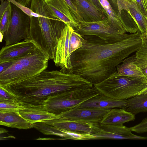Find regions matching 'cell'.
<instances>
[{
    "label": "cell",
    "mask_w": 147,
    "mask_h": 147,
    "mask_svg": "<svg viewBox=\"0 0 147 147\" xmlns=\"http://www.w3.org/2000/svg\"><path fill=\"white\" fill-rule=\"evenodd\" d=\"M101 11L105 12L99 0H87Z\"/></svg>",
    "instance_id": "35"
},
{
    "label": "cell",
    "mask_w": 147,
    "mask_h": 147,
    "mask_svg": "<svg viewBox=\"0 0 147 147\" xmlns=\"http://www.w3.org/2000/svg\"><path fill=\"white\" fill-rule=\"evenodd\" d=\"M66 3L71 14L75 21L79 23L82 21L77 9L76 6L73 3L71 0H64Z\"/></svg>",
    "instance_id": "29"
},
{
    "label": "cell",
    "mask_w": 147,
    "mask_h": 147,
    "mask_svg": "<svg viewBox=\"0 0 147 147\" xmlns=\"http://www.w3.org/2000/svg\"><path fill=\"white\" fill-rule=\"evenodd\" d=\"M11 3L13 4L16 5L27 14L30 16H32L34 13L30 9L28 8L27 7L24 6L20 3H18L15 0H6Z\"/></svg>",
    "instance_id": "31"
},
{
    "label": "cell",
    "mask_w": 147,
    "mask_h": 147,
    "mask_svg": "<svg viewBox=\"0 0 147 147\" xmlns=\"http://www.w3.org/2000/svg\"><path fill=\"white\" fill-rule=\"evenodd\" d=\"M13 61H7L0 63V73L2 72L12 64Z\"/></svg>",
    "instance_id": "33"
},
{
    "label": "cell",
    "mask_w": 147,
    "mask_h": 147,
    "mask_svg": "<svg viewBox=\"0 0 147 147\" xmlns=\"http://www.w3.org/2000/svg\"><path fill=\"white\" fill-rule=\"evenodd\" d=\"M126 105L125 100H115L99 93L83 102L77 107L111 109L114 108L123 109Z\"/></svg>",
    "instance_id": "16"
},
{
    "label": "cell",
    "mask_w": 147,
    "mask_h": 147,
    "mask_svg": "<svg viewBox=\"0 0 147 147\" xmlns=\"http://www.w3.org/2000/svg\"><path fill=\"white\" fill-rule=\"evenodd\" d=\"M144 93H147V84L146 86L140 92L139 94Z\"/></svg>",
    "instance_id": "39"
},
{
    "label": "cell",
    "mask_w": 147,
    "mask_h": 147,
    "mask_svg": "<svg viewBox=\"0 0 147 147\" xmlns=\"http://www.w3.org/2000/svg\"><path fill=\"white\" fill-rule=\"evenodd\" d=\"M143 78L119 75L116 71L93 86L104 95L118 100H126L138 94L146 86Z\"/></svg>",
    "instance_id": "5"
},
{
    "label": "cell",
    "mask_w": 147,
    "mask_h": 147,
    "mask_svg": "<svg viewBox=\"0 0 147 147\" xmlns=\"http://www.w3.org/2000/svg\"><path fill=\"white\" fill-rule=\"evenodd\" d=\"M100 129L92 134L94 139H126L147 140V137L138 136L133 134L131 127L123 125L118 126L105 124L100 123Z\"/></svg>",
    "instance_id": "12"
},
{
    "label": "cell",
    "mask_w": 147,
    "mask_h": 147,
    "mask_svg": "<svg viewBox=\"0 0 147 147\" xmlns=\"http://www.w3.org/2000/svg\"><path fill=\"white\" fill-rule=\"evenodd\" d=\"M36 46L33 42L28 40L5 45L0 51V63L14 61L24 57L33 50Z\"/></svg>",
    "instance_id": "13"
},
{
    "label": "cell",
    "mask_w": 147,
    "mask_h": 147,
    "mask_svg": "<svg viewBox=\"0 0 147 147\" xmlns=\"http://www.w3.org/2000/svg\"><path fill=\"white\" fill-rule=\"evenodd\" d=\"M30 9L38 16H30L26 40L33 42L53 59L58 40L67 24L57 18L44 0H31Z\"/></svg>",
    "instance_id": "3"
},
{
    "label": "cell",
    "mask_w": 147,
    "mask_h": 147,
    "mask_svg": "<svg viewBox=\"0 0 147 147\" xmlns=\"http://www.w3.org/2000/svg\"><path fill=\"white\" fill-rule=\"evenodd\" d=\"M57 18L73 29L77 27L79 23L73 17L64 0H44Z\"/></svg>",
    "instance_id": "17"
},
{
    "label": "cell",
    "mask_w": 147,
    "mask_h": 147,
    "mask_svg": "<svg viewBox=\"0 0 147 147\" xmlns=\"http://www.w3.org/2000/svg\"><path fill=\"white\" fill-rule=\"evenodd\" d=\"M135 119V115L123 109L114 108L105 115L100 123L110 125L122 126L125 123Z\"/></svg>",
    "instance_id": "18"
},
{
    "label": "cell",
    "mask_w": 147,
    "mask_h": 147,
    "mask_svg": "<svg viewBox=\"0 0 147 147\" xmlns=\"http://www.w3.org/2000/svg\"><path fill=\"white\" fill-rule=\"evenodd\" d=\"M142 45L135 55L136 63L144 76L143 80L147 83V38L142 36Z\"/></svg>",
    "instance_id": "23"
},
{
    "label": "cell",
    "mask_w": 147,
    "mask_h": 147,
    "mask_svg": "<svg viewBox=\"0 0 147 147\" xmlns=\"http://www.w3.org/2000/svg\"><path fill=\"white\" fill-rule=\"evenodd\" d=\"M118 14L121 11L127 12L133 19L142 35L147 28V19L138 7L136 1L117 0Z\"/></svg>",
    "instance_id": "15"
},
{
    "label": "cell",
    "mask_w": 147,
    "mask_h": 147,
    "mask_svg": "<svg viewBox=\"0 0 147 147\" xmlns=\"http://www.w3.org/2000/svg\"><path fill=\"white\" fill-rule=\"evenodd\" d=\"M125 100L123 109L134 115L147 111V93L139 94Z\"/></svg>",
    "instance_id": "22"
},
{
    "label": "cell",
    "mask_w": 147,
    "mask_h": 147,
    "mask_svg": "<svg viewBox=\"0 0 147 147\" xmlns=\"http://www.w3.org/2000/svg\"><path fill=\"white\" fill-rule=\"evenodd\" d=\"M117 14H118L117 0H108Z\"/></svg>",
    "instance_id": "36"
},
{
    "label": "cell",
    "mask_w": 147,
    "mask_h": 147,
    "mask_svg": "<svg viewBox=\"0 0 147 147\" xmlns=\"http://www.w3.org/2000/svg\"><path fill=\"white\" fill-rule=\"evenodd\" d=\"M110 109L91 107H76L57 115L59 119L69 120L100 123Z\"/></svg>",
    "instance_id": "10"
},
{
    "label": "cell",
    "mask_w": 147,
    "mask_h": 147,
    "mask_svg": "<svg viewBox=\"0 0 147 147\" xmlns=\"http://www.w3.org/2000/svg\"><path fill=\"white\" fill-rule=\"evenodd\" d=\"M76 7L82 21L94 22L106 20L107 13L98 9L87 0H71Z\"/></svg>",
    "instance_id": "14"
},
{
    "label": "cell",
    "mask_w": 147,
    "mask_h": 147,
    "mask_svg": "<svg viewBox=\"0 0 147 147\" xmlns=\"http://www.w3.org/2000/svg\"><path fill=\"white\" fill-rule=\"evenodd\" d=\"M99 1L107 13L108 18L116 21L121 22L119 17L108 0H99Z\"/></svg>",
    "instance_id": "26"
},
{
    "label": "cell",
    "mask_w": 147,
    "mask_h": 147,
    "mask_svg": "<svg viewBox=\"0 0 147 147\" xmlns=\"http://www.w3.org/2000/svg\"><path fill=\"white\" fill-rule=\"evenodd\" d=\"M19 113L24 119L32 124L45 120L59 119L57 115L44 109L24 108L20 110Z\"/></svg>",
    "instance_id": "20"
},
{
    "label": "cell",
    "mask_w": 147,
    "mask_h": 147,
    "mask_svg": "<svg viewBox=\"0 0 147 147\" xmlns=\"http://www.w3.org/2000/svg\"><path fill=\"white\" fill-rule=\"evenodd\" d=\"M117 71L120 75L144 79V75L136 63L135 54L125 58L117 65Z\"/></svg>",
    "instance_id": "21"
},
{
    "label": "cell",
    "mask_w": 147,
    "mask_h": 147,
    "mask_svg": "<svg viewBox=\"0 0 147 147\" xmlns=\"http://www.w3.org/2000/svg\"><path fill=\"white\" fill-rule=\"evenodd\" d=\"M64 131L65 134V139L88 140L94 139L95 138V137L92 134H82L74 132Z\"/></svg>",
    "instance_id": "28"
},
{
    "label": "cell",
    "mask_w": 147,
    "mask_h": 147,
    "mask_svg": "<svg viewBox=\"0 0 147 147\" xmlns=\"http://www.w3.org/2000/svg\"><path fill=\"white\" fill-rule=\"evenodd\" d=\"M33 127L45 134L54 135L64 138L65 137L64 131L43 122L33 124Z\"/></svg>",
    "instance_id": "24"
},
{
    "label": "cell",
    "mask_w": 147,
    "mask_h": 147,
    "mask_svg": "<svg viewBox=\"0 0 147 147\" xmlns=\"http://www.w3.org/2000/svg\"><path fill=\"white\" fill-rule=\"evenodd\" d=\"M16 101L14 97L2 87L0 86V102Z\"/></svg>",
    "instance_id": "30"
},
{
    "label": "cell",
    "mask_w": 147,
    "mask_h": 147,
    "mask_svg": "<svg viewBox=\"0 0 147 147\" xmlns=\"http://www.w3.org/2000/svg\"><path fill=\"white\" fill-rule=\"evenodd\" d=\"M99 92L93 86L77 89L49 96L45 101L44 110L57 115L78 107L80 104Z\"/></svg>",
    "instance_id": "7"
},
{
    "label": "cell",
    "mask_w": 147,
    "mask_h": 147,
    "mask_svg": "<svg viewBox=\"0 0 147 147\" xmlns=\"http://www.w3.org/2000/svg\"><path fill=\"white\" fill-rule=\"evenodd\" d=\"M11 19L9 26L3 34L5 45L26 40L30 25V16L18 7L11 3Z\"/></svg>",
    "instance_id": "9"
},
{
    "label": "cell",
    "mask_w": 147,
    "mask_h": 147,
    "mask_svg": "<svg viewBox=\"0 0 147 147\" xmlns=\"http://www.w3.org/2000/svg\"><path fill=\"white\" fill-rule=\"evenodd\" d=\"M11 6L9 3L1 17L0 18V32L3 34L7 30L11 19Z\"/></svg>",
    "instance_id": "25"
},
{
    "label": "cell",
    "mask_w": 147,
    "mask_h": 147,
    "mask_svg": "<svg viewBox=\"0 0 147 147\" xmlns=\"http://www.w3.org/2000/svg\"><path fill=\"white\" fill-rule=\"evenodd\" d=\"M24 108L16 101L0 102V112H8L19 111Z\"/></svg>",
    "instance_id": "27"
},
{
    "label": "cell",
    "mask_w": 147,
    "mask_h": 147,
    "mask_svg": "<svg viewBox=\"0 0 147 147\" xmlns=\"http://www.w3.org/2000/svg\"><path fill=\"white\" fill-rule=\"evenodd\" d=\"M0 42H1L3 39V35L1 32H0Z\"/></svg>",
    "instance_id": "40"
},
{
    "label": "cell",
    "mask_w": 147,
    "mask_h": 147,
    "mask_svg": "<svg viewBox=\"0 0 147 147\" xmlns=\"http://www.w3.org/2000/svg\"><path fill=\"white\" fill-rule=\"evenodd\" d=\"M22 5L27 7L31 3V0H15Z\"/></svg>",
    "instance_id": "37"
},
{
    "label": "cell",
    "mask_w": 147,
    "mask_h": 147,
    "mask_svg": "<svg viewBox=\"0 0 147 147\" xmlns=\"http://www.w3.org/2000/svg\"><path fill=\"white\" fill-rule=\"evenodd\" d=\"M83 45L71 56L72 67L65 72L78 75L93 86L117 71V66L142 42L138 30L129 37L116 42H108L92 36H82Z\"/></svg>",
    "instance_id": "1"
},
{
    "label": "cell",
    "mask_w": 147,
    "mask_h": 147,
    "mask_svg": "<svg viewBox=\"0 0 147 147\" xmlns=\"http://www.w3.org/2000/svg\"><path fill=\"white\" fill-rule=\"evenodd\" d=\"M135 1L140 10L147 19V12L144 0H135Z\"/></svg>",
    "instance_id": "32"
},
{
    "label": "cell",
    "mask_w": 147,
    "mask_h": 147,
    "mask_svg": "<svg viewBox=\"0 0 147 147\" xmlns=\"http://www.w3.org/2000/svg\"><path fill=\"white\" fill-rule=\"evenodd\" d=\"M82 36H92L108 42H116L129 37L121 22L108 18L94 22L81 21L74 29Z\"/></svg>",
    "instance_id": "6"
},
{
    "label": "cell",
    "mask_w": 147,
    "mask_h": 147,
    "mask_svg": "<svg viewBox=\"0 0 147 147\" xmlns=\"http://www.w3.org/2000/svg\"><path fill=\"white\" fill-rule=\"evenodd\" d=\"M19 111L0 112V124L19 129H27L33 127V124L22 117Z\"/></svg>",
    "instance_id": "19"
},
{
    "label": "cell",
    "mask_w": 147,
    "mask_h": 147,
    "mask_svg": "<svg viewBox=\"0 0 147 147\" xmlns=\"http://www.w3.org/2000/svg\"><path fill=\"white\" fill-rule=\"evenodd\" d=\"M49 57L36 46L28 55L14 61L11 65L0 73V86L11 84L33 77L45 70Z\"/></svg>",
    "instance_id": "4"
},
{
    "label": "cell",
    "mask_w": 147,
    "mask_h": 147,
    "mask_svg": "<svg viewBox=\"0 0 147 147\" xmlns=\"http://www.w3.org/2000/svg\"><path fill=\"white\" fill-rule=\"evenodd\" d=\"M84 38L71 27L67 25L57 42L53 61L56 66L66 71L72 67L71 61L73 53L83 45Z\"/></svg>",
    "instance_id": "8"
},
{
    "label": "cell",
    "mask_w": 147,
    "mask_h": 147,
    "mask_svg": "<svg viewBox=\"0 0 147 147\" xmlns=\"http://www.w3.org/2000/svg\"><path fill=\"white\" fill-rule=\"evenodd\" d=\"M129 1H135V0H126Z\"/></svg>",
    "instance_id": "41"
},
{
    "label": "cell",
    "mask_w": 147,
    "mask_h": 147,
    "mask_svg": "<svg viewBox=\"0 0 147 147\" xmlns=\"http://www.w3.org/2000/svg\"><path fill=\"white\" fill-rule=\"evenodd\" d=\"M42 122L62 131L82 134L92 135L98 132L100 129V123L60 119L45 120Z\"/></svg>",
    "instance_id": "11"
},
{
    "label": "cell",
    "mask_w": 147,
    "mask_h": 147,
    "mask_svg": "<svg viewBox=\"0 0 147 147\" xmlns=\"http://www.w3.org/2000/svg\"><path fill=\"white\" fill-rule=\"evenodd\" d=\"M0 86L12 95L17 102L24 107L44 109V102L50 96L91 88L93 85L78 75L65 72L61 69L45 70L24 81Z\"/></svg>",
    "instance_id": "2"
},
{
    "label": "cell",
    "mask_w": 147,
    "mask_h": 147,
    "mask_svg": "<svg viewBox=\"0 0 147 147\" xmlns=\"http://www.w3.org/2000/svg\"><path fill=\"white\" fill-rule=\"evenodd\" d=\"M1 3L0 7V18L3 14L10 2L7 0H0Z\"/></svg>",
    "instance_id": "34"
},
{
    "label": "cell",
    "mask_w": 147,
    "mask_h": 147,
    "mask_svg": "<svg viewBox=\"0 0 147 147\" xmlns=\"http://www.w3.org/2000/svg\"><path fill=\"white\" fill-rule=\"evenodd\" d=\"M144 1L145 7L147 12V0H144ZM142 36L147 38V28L146 32L144 35H142Z\"/></svg>",
    "instance_id": "38"
}]
</instances>
